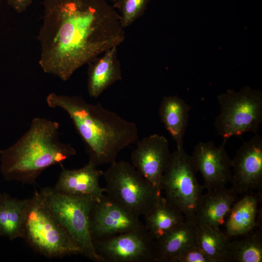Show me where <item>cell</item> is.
<instances>
[{
	"instance_id": "14",
	"label": "cell",
	"mask_w": 262,
	"mask_h": 262,
	"mask_svg": "<svg viewBox=\"0 0 262 262\" xmlns=\"http://www.w3.org/2000/svg\"><path fill=\"white\" fill-rule=\"evenodd\" d=\"M103 173L104 171L89 162L77 169L63 167L54 188L68 195L99 198L105 193L104 187L99 184Z\"/></svg>"
},
{
	"instance_id": "7",
	"label": "cell",
	"mask_w": 262,
	"mask_h": 262,
	"mask_svg": "<svg viewBox=\"0 0 262 262\" xmlns=\"http://www.w3.org/2000/svg\"><path fill=\"white\" fill-rule=\"evenodd\" d=\"M220 112L214 125L227 140L246 132L256 134L262 122V92L246 86L238 91L228 89L217 97Z\"/></svg>"
},
{
	"instance_id": "12",
	"label": "cell",
	"mask_w": 262,
	"mask_h": 262,
	"mask_svg": "<svg viewBox=\"0 0 262 262\" xmlns=\"http://www.w3.org/2000/svg\"><path fill=\"white\" fill-rule=\"evenodd\" d=\"M131 154V164L158 190L168 164L171 153L169 142L163 135L154 133L137 141Z\"/></svg>"
},
{
	"instance_id": "16",
	"label": "cell",
	"mask_w": 262,
	"mask_h": 262,
	"mask_svg": "<svg viewBox=\"0 0 262 262\" xmlns=\"http://www.w3.org/2000/svg\"><path fill=\"white\" fill-rule=\"evenodd\" d=\"M117 47H113L89 64L87 90L91 98H98L115 82L122 79Z\"/></svg>"
},
{
	"instance_id": "2",
	"label": "cell",
	"mask_w": 262,
	"mask_h": 262,
	"mask_svg": "<svg viewBox=\"0 0 262 262\" xmlns=\"http://www.w3.org/2000/svg\"><path fill=\"white\" fill-rule=\"evenodd\" d=\"M48 105L59 108L69 115L82 140L89 161L96 166L111 164L121 151L136 143V124L100 103L90 104L82 97L50 93Z\"/></svg>"
},
{
	"instance_id": "28",
	"label": "cell",
	"mask_w": 262,
	"mask_h": 262,
	"mask_svg": "<svg viewBox=\"0 0 262 262\" xmlns=\"http://www.w3.org/2000/svg\"><path fill=\"white\" fill-rule=\"evenodd\" d=\"M114 3L116 2L117 1H118V0H111Z\"/></svg>"
},
{
	"instance_id": "18",
	"label": "cell",
	"mask_w": 262,
	"mask_h": 262,
	"mask_svg": "<svg viewBox=\"0 0 262 262\" xmlns=\"http://www.w3.org/2000/svg\"><path fill=\"white\" fill-rule=\"evenodd\" d=\"M190 106L176 95L164 96L159 108L160 120L176 145L183 147V139L188 124Z\"/></svg>"
},
{
	"instance_id": "10",
	"label": "cell",
	"mask_w": 262,
	"mask_h": 262,
	"mask_svg": "<svg viewBox=\"0 0 262 262\" xmlns=\"http://www.w3.org/2000/svg\"><path fill=\"white\" fill-rule=\"evenodd\" d=\"M143 225L139 216L104 194L96 201L90 213V231L93 241L111 237Z\"/></svg>"
},
{
	"instance_id": "23",
	"label": "cell",
	"mask_w": 262,
	"mask_h": 262,
	"mask_svg": "<svg viewBox=\"0 0 262 262\" xmlns=\"http://www.w3.org/2000/svg\"><path fill=\"white\" fill-rule=\"evenodd\" d=\"M261 229L253 231L241 238L230 241L227 262H262V237Z\"/></svg>"
},
{
	"instance_id": "20",
	"label": "cell",
	"mask_w": 262,
	"mask_h": 262,
	"mask_svg": "<svg viewBox=\"0 0 262 262\" xmlns=\"http://www.w3.org/2000/svg\"><path fill=\"white\" fill-rule=\"evenodd\" d=\"M29 200L3 194L0 202V236L10 240L23 237Z\"/></svg>"
},
{
	"instance_id": "27",
	"label": "cell",
	"mask_w": 262,
	"mask_h": 262,
	"mask_svg": "<svg viewBox=\"0 0 262 262\" xmlns=\"http://www.w3.org/2000/svg\"><path fill=\"white\" fill-rule=\"evenodd\" d=\"M2 196H3V194L1 193V192H0V202L2 199Z\"/></svg>"
},
{
	"instance_id": "4",
	"label": "cell",
	"mask_w": 262,
	"mask_h": 262,
	"mask_svg": "<svg viewBox=\"0 0 262 262\" xmlns=\"http://www.w3.org/2000/svg\"><path fill=\"white\" fill-rule=\"evenodd\" d=\"M38 193L49 213L80 247L82 255L101 262L90 231V213L98 198L68 195L50 187L42 188Z\"/></svg>"
},
{
	"instance_id": "17",
	"label": "cell",
	"mask_w": 262,
	"mask_h": 262,
	"mask_svg": "<svg viewBox=\"0 0 262 262\" xmlns=\"http://www.w3.org/2000/svg\"><path fill=\"white\" fill-rule=\"evenodd\" d=\"M259 201L257 196L246 194L234 203L224 223L229 238L242 236L259 226Z\"/></svg>"
},
{
	"instance_id": "29",
	"label": "cell",
	"mask_w": 262,
	"mask_h": 262,
	"mask_svg": "<svg viewBox=\"0 0 262 262\" xmlns=\"http://www.w3.org/2000/svg\"><path fill=\"white\" fill-rule=\"evenodd\" d=\"M0 151H1V150L0 149Z\"/></svg>"
},
{
	"instance_id": "15",
	"label": "cell",
	"mask_w": 262,
	"mask_h": 262,
	"mask_svg": "<svg viewBox=\"0 0 262 262\" xmlns=\"http://www.w3.org/2000/svg\"><path fill=\"white\" fill-rule=\"evenodd\" d=\"M237 194L231 187L207 190L199 201L195 218L197 225H207L216 229L224 224Z\"/></svg>"
},
{
	"instance_id": "26",
	"label": "cell",
	"mask_w": 262,
	"mask_h": 262,
	"mask_svg": "<svg viewBox=\"0 0 262 262\" xmlns=\"http://www.w3.org/2000/svg\"><path fill=\"white\" fill-rule=\"evenodd\" d=\"M33 0H7L8 3L19 13L24 12L31 5Z\"/></svg>"
},
{
	"instance_id": "24",
	"label": "cell",
	"mask_w": 262,
	"mask_h": 262,
	"mask_svg": "<svg viewBox=\"0 0 262 262\" xmlns=\"http://www.w3.org/2000/svg\"><path fill=\"white\" fill-rule=\"evenodd\" d=\"M149 0H118L113 7L120 11V19L125 28L133 23L144 13Z\"/></svg>"
},
{
	"instance_id": "5",
	"label": "cell",
	"mask_w": 262,
	"mask_h": 262,
	"mask_svg": "<svg viewBox=\"0 0 262 262\" xmlns=\"http://www.w3.org/2000/svg\"><path fill=\"white\" fill-rule=\"evenodd\" d=\"M106 195L137 216H145L159 203L162 196L158 190L125 161H115L104 171Z\"/></svg>"
},
{
	"instance_id": "25",
	"label": "cell",
	"mask_w": 262,
	"mask_h": 262,
	"mask_svg": "<svg viewBox=\"0 0 262 262\" xmlns=\"http://www.w3.org/2000/svg\"><path fill=\"white\" fill-rule=\"evenodd\" d=\"M171 262H213L195 243L186 248Z\"/></svg>"
},
{
	"instance_id": "6",
	"label": "cell",
	"mask_w": 262,
	"mask_h": 262,
	"mask_svg": "<svg viewBox=\"0 0 262 262\" xmlns=\"http://www.w3.org/2000/svg\"><path fill=\"white\" fill-rule=\"evenodd\" d=\"M22 238L49 258L82 255L80 247L49 213L37 190L30 198Z\"/></svg>"
},
{
	"instance_id": "8",
	"label": "cell",
	"mask_w": 262,
	"mask_h": 262,
	"mask_svg": "<svg viewBox=\"0 0 262 262\" xmlns=\"http://www.w3.org/2000/svg\"><path fill=\"white\" fill-rule=\"evenodd\" d=\"M196 173L190 155L183 147L176 148L171 153L161 182L164 198L183 213L185 220L193 221L204 189Z\"/></svg>"
},
{
	"instance_id": "13",
	"label": "cell",
	"mask_w": 262,
	"mask_h": 262,
	"mask_svg": "<svg viewBox=\"0 0 262 262\" xmlns=\"http://www.w3.org/2000/svg\"><path fill=\"white\" fill-rule=\"evenodd\" d=\"M234 172L230 182L236 193H247L262 187V137L255 134L243 143L231 160Z\"/></svg>"
},
{
	"instance_id": "22",
	"label": "cell",
	"mask_w": 262,
	"mask_h": 262,
	"mask_svg": "<svg viewBox=\"0 0 262 262\" xmlns=\"http://www.w3.org/2000/svg\"><path fill=\"white\" fill-rule=\"evenodd\" d=\"M230 242L220 229L196 224L195 243L213 262H227Z\"/></svg>"
},
{
	"instance_id": "9",
	"label": "cell",
	"mask_w": 262,
	"mask_h": 262,
	"mask_svg": "<svg viewBox=\"0 0 262 262\" xmlns=\"http://www.w3.org/2000/svg\"><path fill=\"white\" fill-rule=\"evenodd\" d=\"M93 242L101 262H155V240L144 224L134 229Z\"/></svg>"
},
{
	"instance_id": "3",
	"label": "cell",
	"mask_w": 262,
	"mask_h": 262,
	"mask_svg": "<svg viewBox=\"0 0 262 262\" xmlns=\"http://www.w3.org/2000/svg\"><path fill=\"white\" fill-rule=\"evenodd\" d=\"M59 124L35 117L28 131L13 145L0 152V171L6 181L34 184L47 168L61 164L76 154L70 144L59 139Z\"/></svg>"
},
{
	"instance_id": "19",
	"label": "cell",
	"mask_w": 262,
	"mask_h": 262,
	"mask_svg": "<svg viewBox=\"0 0 262 262\" xmlns=\"http://www.w3.org/2000/svg\"><path fill=\"white\" fill-rule=\"evenodd\" d=\"M195 221L185 220L180 226L155 240V262H171L186 248L195 243Z\"/></svg>"
},
{
	"instance_id": "21",
	"label": "cell",
	"mask_w": 262,
	"mask_h": 262,
	"mask_svg": "<svg viewBox=\"0 0 262 262\" xmlns=\"http://www.w3.org/2000/svg\"><path fill=\"white\" fill-rule=\"evenodd\" d=\"M144 216V225L155 240L162 238L185 220L183 213L163 196L157 206Z\"/></svg>"
},
{
	"instance_id": "1",
	"label": "cell",
	"mask_w": 262,
	"mask_h": 262,
	"mask_svg": "<svg viewBox=\"0 0 262 262\" xmlns=\"http://www.w3.org/2000/svg\"><path fill=\"white\" fill-rule=\"evenodd\" d=\"M39 64L63 81L125 39L119 14L106 0H45Z\"/></svg>"
},
{
	"instance_id": "11",
	"label": "cell",
	"mask_w": 262,
	"mask_h": 262,
	"mask_svg": "<svg viewBox=\"0 0 262 262\" xmlns=\"http://www.w3.org/2000/svg\"><path fill=\"white\" fill-rule=\"evenodd\" d=\"M226 141L219 146L211 141L199 142L190 155L194 167L201 174L203 186L207 190L225 187L231 180L232 161L225 148Z\"/></svg>"
}]
</instances>
